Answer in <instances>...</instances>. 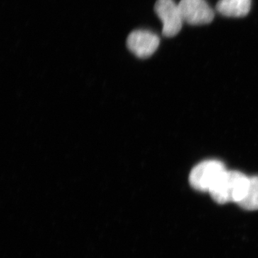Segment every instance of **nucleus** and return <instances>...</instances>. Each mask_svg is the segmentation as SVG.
<instances>
[{
	"instance_id": "1",
	"label": "nucleus",
	"mask_w": 258,
	"mask_h": 258,
	"mask_svg": "<svg viewBox=\"0 0 258 258\" xmlns=\"http://www.w3.org/2000/svg\"><path fill=\"white\" fill-rule=\"evenodd\" d=\"M249 177L238 171L226 170L210 189V196L215 203L225 205L238 204L248 187Z\"/></svg>"
},
{
	"instance_id": "2",
	"label": "nucleus",
	"mask_w": 258,
	"mask_h": 258,
	"mask_svg": "<svg viewBox=\"0 0 258 258\" xmlns=\"http://www.w3.org/2000/svg\"><path fill=\"white\" fill-rule=\"evenodd\" d=\"M226 170L225 164L222 161H204L195 166L190 172L189 184L194 189L209 192Z\"/></svg>"
},
{
	"instance_id": "3",
	"label": "nucleus",
	"mask_w": 258,
	"mask_h": 258,
	"mask_svg": "<svg viewBox=\"0 0 258 258\" xmlns=\"http://www.w3.org/2000/svg\"><path fill=\"white\" fill-rule=\"evenodd\" d=\"M154 10L162 22L164 36L171 37L177 35L184 23L179 5L174 0H157Z\"/></svg>"
},
{
	"instance_id": "4",
	"label": "nucleus",
	"mask_w": 258,
	"mask_h": 258,
	"mask_svg": "<svg viewBox=\"0 0 258 258\" xmlns=\"http://www.w3.org/2000/svg\"><path fill=\"white\" fill-rule=\"evenodd\" d=\"M179 8L184 23L191 25L211 23L215 13L205 0H181Z\"/></svg>"
},
{
	"instance_id": "5",
	"label": "nucleus",
	"mask_w": 258,
	"mask_h": 258,
	"mask_svg": "<svg viewBox=\"0 0 258 258\" xmlns=\"http://www.w3.org/2000/svg\"><path fill=\"white\" fill-rule=\"evenodd\" d=\"M159 43V37L147 30H135L131 32L126 41L128 50L140 58L151 57L157 50Z\"/></svg>"
},
{
	"instance_id": "6",
	"label": "nucleus",
	"mask_w": 258,
	"mask_h": 258,
	"mask_svg": "<svg viewBox=\"0 0 258 258\" xmlns=\"http://www.w3.org/2000/svg\"><path fill=\"white\" fill-rule=\"evenodd\" d=\"M251 0H220L217 3V12L223 16L242 18L248 14Z\"/></svg>"
},
{
	"instance_id": "7",
	"label": "nucleus",
	"mask_w": 258,
	"mask_h": 258,
	"mask_svg": "<svg viewBox=\"0 0 258 258\" xmlns=\"http://www.w3.org/2000/svg\"><path fill=\"white\" fill-rule=\"evenodd\" d=\"M237 205L247 211L258 210V176L249 177L245 195Z\"/></svg>"
}]
</instances>
